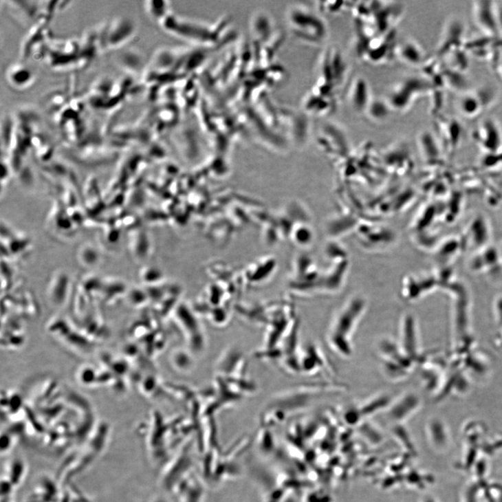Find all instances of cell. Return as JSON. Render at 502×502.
<instances>
[{
	"label": "cell",
	"mask_w": 502,
	"mask_h": 502,
	"mask_svg": "<svg viewBox=\"0 0 502 502\" xmlns=\"http://www.w3.org/2000/svg\"><path fill=\"white\" fill-rule=\"evenodd\" d=\"M366 310V300L356 296L347 301L334 315L327 331V341L337 356L343 358L353 356V337Z\"/></svg>",
	"instance_id": "obj_1"
},
{
	"label": "cell",
	"mask_w": 502,
	"mask_h": 502,
	"mask_svg": "<svg viewBox=\"0 0 502 502\" xmlns=\"http://www.w3.org/2000/svg\"><path fill=\"white\" fill-rule=\"evenodd\" d=\"M319 75L312 91L335 99L347 83L348 67L340 53L329 49L323 56Z\"/></svg>",
	"instance_id": "obj_2"
},
{
	"label": "cell",
	"mask_w": 502,
	"mask_h": 502,
	"mask_svg": "<svg viewBox=\"0 0 502 502\" xmlns=\"http://www.w3.org/2000/svg\"><path fill=\"white\" fill-rule=\"evenodd\" d=\"M433 89L431 82L425 76H412L401 80L390 91L386 100L391 111L406 113L422 96L430 94Z\"/></svg>",
	"instance_id": "obj_3"
},
{
	"label": "cell",
	"mask_w": 502,
	"mask_h": 502,
	"mask_svg": "<svg viewBox=\"0 0 502 502\" xmlns=\"http://www.w3.org/2000/svg\"><path fill=\"white\" fill-rule=\"evenodd\" d=\"M289 22L295 34L307 43L318 45L327 37L328 29L324 19L309 8L297 6L292 8Z\"/></svg>",
	"instance_id": "obj_4"
},
{
	"label": "cell",
	"mask_w": 502,
	"mask_h": 502,
	"mask_svg": "<svg viewBox=\"0 0 502 502\" xmlns=\"http://www.w3.org/2000/svg\"><path fill=\"white\" fill-rule=\"evenodd\" d=\"M435 118L437 136L445 154L453 155L459 149L464 134L463 124L457 118L440 115Z\"/></svg>",
	"instance_id": "obj_5"
},
{
	"label": "cell",
	"mask_w": 502,
	"mask_h": 502,
	"mask_svg": "<svg viewBox=\"0 0 502 502\" xmlns=\"http://www.w3.org/2000/svg\"><path fill=\"white\" fill-rule=\"evenodd\" d=\"M466 28L464 22L457 18L451 17L444 27L436 57L441 59L446 56L465 48Z\"/></svg>",
	"instance_id": "obj_6"
},
{
	"label": "cell",
	"mask_w": 502,
	"mask_h": 502,
	"mask_svg": "<svg viewBox=\"0 0 502 502\" xmlns=\"http://www.w3.org/2000/svg\"><path fill=\"white\" fill-rule=\"evenodd\" d=\"M472 138L487 155L496 154L502 150V130L493 118L482 120L474 129Z\"/></svg>",
	"instance_id": "obj_7"
},
{
	"label": "cell",
	"mask_w": 502,
	"mask_h": 502,
	"mask_svg": "<svg viewBox=\"0 0 502 502\" xmlns=\"http://www.w3.org/2000/svg\"><path fill=\"white\" fill-rule=\"evenodd\" d=\"M472 11L474 23L483 35L499 38L496 2L477 0L473 2Z\"/></svg>",
	"instance_id": "obj_8"
},
{
	"label": "cell",
	"mask_w": 502,
	"mask_h": 502,
	"mask_svg": "<svg viewBox=\"0 0 502 502\" xmlns=\"http://www.w3.org/2000/svg\"><path fill=\"white\" fill-rule=\"evenodd\" d=\"M348 102L351 107L358 113H367L372 103L371 89L363 79L355 80L348 92Z\"/></svg>",
	"instance_id": "obj_9"
},
{
	"label": "cell",
	"mask_w": 502,
	"mask_h": 502,
	"mask_svg": "<svg viewBox=\"0 0 502 502\" xmlns=\"http://www.w3.org/2000/svg\"><path fill=\"white\" fill-rule=\"evenodd\" d=\"M396 57L410 66L421 67L428 60L423 47L413 39L406 40L397 45Z\"/></svg>",
	"instance_id": "obj_10"
},
{
	"label": "cell",
	"mask_w": 502,
	"mask_h": 502,
	"mask_svg": "<svg viewBox=\"0 0 502 502\" xmlns=\"http://www.w3.org/2000/svg\"><path fill=\"white\" fill-rule=\"evenodd\" d=\"M457 107L459 113L469 120L476 119L486 111L485 107L475 89H470L460 95Z\"/></svg>",
	"instance_id": "obj_11"
},
{
	"label": "cell",
	"mask_w": 502,
	"mask_h": 502,
	"mask_svg": "<svg viewBox=\"0 0 502 502\" xmlns=\"http://www.w3.org/2000/svg\"><path fill=\"white\" fill-rule=\"evenodd\" d=\"M418 141L426 159L435 162L441 160L444 153L437 135L430 131H423L419 135Z\"/></svg>",
	"instance_id": "obj_12"
},
{
	"label": "cell",
	"mask_w": 502,
	"mask_h": 502,
	"mask_svg": "<svg viewBox=\"0 0 502 502\" xmlns=\"http://www.w3.org/2000/svg\"><path fill=\"white\" fill-rule=\"evenodd\" d=\"M76 259L85 268H94L102 262V255L98 248L91 243L80 245L76 252Z\"/></svg>",
	"instance_id": "obj_13"
},
{
	"label": "cell",
	"mask_w": 502,
	"mask_h": 502,
	"mask_svg": "<svg viewBox=\"0 0 502 502\" xmlns=\"http://www.w3.org/2000/svg\"><path fill=\"white\" fill-rule=\"evenodd\" d=\"M496 15L498 27L500 34H502V5L496 3Z\"/></svg>",
	"instance_id": "obj_14"
}]
</instances>
